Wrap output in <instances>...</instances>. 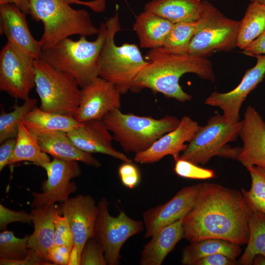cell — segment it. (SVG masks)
Masks as SVG:
<instances>
[{
	"label": "cell",
	"mask_w": 265,
	"mask_h": 265,
	"mask_svg": "<svg viewBox=\"0 0 265 265\" xmlns=\"http://www.w3.org/2000/svg\"><path fill=\"white\" fill-rule=\"evenodd\" d=\"M253 212L241 191L217 184L200 183L197 200L183 218V238L190 242L219 238L247 244Z\"/></svg>",
	"instance_id": "obj_1"
},
{
	"label": "cell",
	"mask_w": 265,
	"mask_h": 265,
	"mask_svg": "<svg viewBox=\"0 0 265 265\" xmlns=\"http://www.w3.org/2000/svg\"><path fill=\"white\" fill-rule=\"evenodd\" d=\"M145 58L149 63L135 78L131 90L132 92L148 88L167 98L186 102L192 97L179 84L183 75L193 73L203 80L215 81L212 63L207 57L172 53L159 47L150 49Z\"/></svg>",
	"instance_id": "obj_2"
},
{
	"label": "cell",
	"mask_w": 265,
	"mask_h": 265,
	"mask_svg": "<svg viewBox=\"0 0 265 265\" xmlns=\"http://www.w3.org/2000/svg\"><path fill=\"white\" fill-rule=\"evenodd\" d=\"M107 32L106 22L102 23L95 40L88 41L85 36L78 40L66 38L42 50L40 58L70 75L83 87L99 77L100 54Z\"/></svg>",
	"instance_id": "obj_3"
},
{
	"label": "cell",
	"mask_w": 265,
	"mask_h": 265,
	"mask_svg": "<svg viewBox=\"0 0 265 265\" xmlns=\"http://www.w3.org/2000/svg\"><path fill=\"white\" fill-rule=\"evenodd\" d=\"M29 15L43 23L42 50L72 35L92 36L99 31L86 10L75 9L64 0H30Z\"/></svg>",
	"instance_id": "obj_4"
},
{
	"label": "cell",
	"mask_w": 265,
	"mask_h": 265,
	"mask_svg": "<svg viewBox=\"0 0 265 265\" xmlns=\"http://www.w3.org/2000/svg\"><path fill=\"white\" fill-rule=\"evenodd\" d=\"M106 23L107 32L100 54L99 77L112 83L121 94H125L131 90L135 78L149 61L137 45L115 44V35L121 30L117 6L115 15Z\"/></svg>",
	"instance_id": "obj_5"
},
{
	"label": "cell",
	"mask_w": 265,
	"mask_h": 265,
	"mask_svg": "<svg viewBox=\"0 0 265 265\" xmlns=\"http://www.w3.org/2000/svg\"><path fill=\"white\" fill-rule=\"evenodd\" d=\"M102 120L123 150L135 154L149 148L180 123V120L174 116L155 119L151 116L124 113L120 108L112 110Z\"/></svg>",
	"instance_id": "obj_6"
},
{
	"label": "cell",
	"mask_w": 265,
	"mask_h": 265,
	"mask_svg": "<svg viewBox=\"0 0 265 265\" xmlns=\"http://www.w3.org/2000/svg\"><path fill=\"white\" fill-rule=\"evenodd\" d=\"M34 70L39 108L48 112L74 116L80 92L75 79L41 58L35 59Z\"/></svg>",
	"instance_id": "obj_7"
},
{
	"label": "cell",
	"mask_w": 265,
	"mask_h": 265,
	"mask_svg": "<svg viewBox=\"0 0 265 265\" xmlns=\"http://www.w3.org/2000/svg\"><path fill=\"white\" fill-rule=\"evenodd\" d=\"M197 29L186 53L207 57L214 52H229L237 47L240 21L226 17L214 5L202 0Z\"/></svg>",
	"instance_id": "obj_8"
},
{
	"label": "cell",
	"mask_w": 265,
	"mask_h": 265,
	"mask_svg": "<svg viewBox=\"0 0 265 265\" xmlns=\"http://www.w3.org/2000/svg\"><path fill=\"white\" fill-rule=\"evenodd\" d=\"M242 125V121L228 122L219 113L211 116L199 127L179 159L204 165L214 156L221 157L227 144L239 136Z\"/></svg>",
	"instance_id": "obj_9"
},
{
	"label": "cell",
	"mask_w": 265,
	"mask_h": 265,
	"mask_svg": "<svg viewBox=\"0 0 265 265\" xmlns=\"http://www.w3.org/2000/svg\"><path fill=\"white\" fill-rule=\"evenodd\" d=\"M108 205L105 197L98 203L94 238L104 249L107 264L118 265L122 246L130 238L141 233L144 225L142 221L131 218L124 211L117 216H111Z\"/></svg>",
	"instance_id": "obj_10"
},
{
	"label": "cell",
	"mask_w": 265,
	"mask_h": 265,
	"mask_svg": "<svg viewBox=\"0 0 265 265\" xmlns=\"http://www.w3.org/2000/svg\"><path fill=\"white\" fill-rule=\"evenodd\" d=\"M35 59L7 41L0 53V90L15 99H28L35 87Z\"/></svg>",
	"instance_id": "obj_11"
},
{
	"label": "cell",
	"mask_w": 265,
	"mask_h": 265,
	"mask_svg": "<svg viewBox=\"0 0 265 265\" xmlns=\"http://www.w3.org/2000/svg\"><path fill=\"white\" fill-rule=\"evenodd\" d=\"M46 171L47 179L42 184L41 192L31 191V207L35 208L63 202L76 191L77 185L71 180L79 176L80 168L76 161H66L53 159L42 166Z\"/></svg>",
	"instance_id": "obj_12"
},
{
	"label": "cell",
	"mask_w": 265,
	"mask_h": 265,
	"mask_svg": "<svg viewBox=\"0 0 265 265\" xmlns=\"http://www.w3.org/2000/svg\"><path fill=\"white\" fill-rule=\"evenodd\" d=\"M121 93L111 82L100 77L81 87L77 110L74 117L80 122L102 120L121 107Z\"/></svg>",
	"instance_id": "obj_13"
},
{
	"label": "cell",
	"mask_w": 265,
	"mask_h": 265,
	"mask_svg": "<svg viewBox=\"0 0 265 265\" xmlns=\"http://www.w3.org/2000/svg\"><path fill=\"white\" fill-rule=\"evenodd\" d=\"M255 65L245 73L240 82L233 90L226 93L215 91L205 101L208 106L219 107L228 122L240 121L239 112L248 95L263 80L265 76V55L255 56Z\"/></svg>",
	"instance_id": "obj_14"
},
{
	"label": "cell",
	"mask_w": 265,
	"mask_h": 265,
	"mask_svg": "<svg viewBox=\"0 0 265 265\" xmlns=\"http://www.w3.org/2000/svg\"><path fill=\"white\" fill-rule=\"evenodd\" d=\"M200 184L182 188L167 202L143 212L144 237L151 238L159 230L183 218L194 206Z\"/></svg>",
	"instance_id": "obj_15"
},
{
	"label": "cell",
	"mask_w": 265,
	"mask_h": 265,
	"mask_svg": "<svg viewBox=\"0 0 265 265\" xmlns=\"http://www.w3.org/2000/svg\"><path fill=\"white\" fill-rule=\"evenodd\" d=\"M59 208L60 213L66 217L72 229L73 248L81 255L86 241L94 237L98 206L90 195H79L62 202Z\"/></svg>",
	"instance_id": "obj_16"
},
{
	"label": "cell",
	"mask_w": 265,
	"mask_h": 265,
	"mask_svg": "<svg viewBox=\"0 0 265 265\" xmlns=\"http://www.w3.org/2000/svg\"><path fill=\"white\" fill-rule=\"evenodd\" d=\"M200 126L188 116H184L178 126L158 139L146 150L135 154L134 160L142 164L157 162L171 155L175 161L179 159L180 153L187 147L185 143L190 142Z\"/></svg>",
	"instance_id": "obj_17"
},
{
	"label": "cell",
	"mask_w": 265,
	"mask_h": 265,
	"mask_svg": "<svg viewBox=\"0 0 265 265\" xmlns=\"http://www.w3.org/2000/svg\"><path fill=\"white\" fill-rule=\"evenodd\" d=\"M239 132L243 146L237 160L246 167L265 168V122L253 106L246 108Z\"/></svg>",
	"instance_id": "obj_18"
},
{
	"label": "cell",
	"mask_w": 265,
	"mask_h": 265,
	"mask_svg": "<svg viewBox=\"0 0 265 265\" xmlns=\"http://www.w3.org/2000/svg\"><path fill=\"white\" fill-rule=\"evenodd\" d=\"M73 142L81 150L88 153L108 155L123 162L132 160L112 145L113 135L103 120H91L82 122L77 129L67 133Z\"/></svg>",
	"instance_id": "obj_19"
},
{
	"label": "cell",
	"mask_w": 265,
	"mask_h": 265,
	"mask_svg": "<svg viewBox=\"0 0 265 265\" xmlns=\"http://www.w3.org/2000/svg\"><path fill=\"white\" fill-rule=\"evenodd\" d=\"M26 14L12 3L0 4V33L10 42L37 59L42 48L39 41L32 35Z\"/></svg>",
	"instance_id": "obj_20"
},
{
	"label": "cell",
	"mask_w": 265,
	"mask_h": 265,
	"mask_svg": "<svg viewBox=\"0 0 265 265\" xmlns=\"http://www.w3.org/2000/svg\"><path fill=\"white\" fill-rule=\"evenodd\" d=\"M37 138L42 151L53 159L80 161L95 167L101 166L100 162L91 154L84 152L76 146L67 132L51 131L38 134Z\"/></svg>",
	"instance_id": "obj_21"
},
{
	"label": "cell",
	"mask_w": 265,
	"mask_h": 265,
	"mask_svg": "<svg viewBox=\"0 0 265 265\" xmlns=\"http://www.w3.org/2000/svg\"><path fill=\"white\" fill-rule=\"evenodd\" d=\"M58 212L59 208L55 204L35 207L31 212L34 231L29 236L28 248L36 252L48 264L47 254L54 244L55 218Z\"/></svg>",
	"instance_id": "obj_22"
},
{
	"label": "cell",
	"mask_w": 265,
	"mask_h": 265,
	"mask_svg": "<svg viewBox=\"0 0 265 265\" xmlns=\"http://www.w3.org/2000/svg\"><path fill=\"white\" fill-rule=\"evenodd\" d=\"M183 218L162 227L151 237L141 252L140 265H160L162 263L177 243L183 238Z\"/></svg>",
	"instance_id": "obj_23"
},
{
	"label": "cell",
	"mask_w": 265,
	"mask_h": 265,
	"mask_svg": "<svg viewBox=\"0 0 265 265\" xmlns=\"http://www.w3.org/2000/svg\"><path fill=\"white\" fill-rule=\"evenodd\" d=\"M173 25L168 20L144 10L136 17L132 26L140 47L152 49L163 46Z\"/></svg>",
	"instance_id": "obj_24"
},
{
	"label": "cell",
	"mask_w": 265,
	"mask_h": 265,
	"mask_svg": "<svg viewBox=\"0 0 265 265\" xmlns=\"http://www.w3.org/2000/svg\"><path fill=\"white\" fill-rule=\"evenodd\" d=\"M201 0H152L144 10L164 18L173 24L197 20L202 7Z\"/></svg>",
	"instance_id": "obj_25"
},
{
	"label": "cell",
	"mask_w": 265,
	"mask_h": 265,
	"mask_svg": "<svg viewBox=\"0 0 265 265\" xmlns=\"http://www.w3.org/2000/svg\"><path fill=\"white\" fill-rule=\"evenodd\" d=\"M21 122L37 135L55 131L68 133L82 125L74 116L46 112L36 106Z\"/></svg>",
	"instance_id": "obj_26"
},
{
	"label": "cell",
	"mask_w": 265,
	"mask_h": 265,
	"mask_svg": "<svg viewBox=\"0 0 265 265\" xmlns=\"http://www.w3.org/2000/svg\"><path fill=\"white\" fill-rule=\"evenodd\" d=\"M241 252L240 245L219 238H207L190 242L183 250L181 263L195 265L201 259L215 254H222L236 260Z\"/></svg>",
	"instance_id": "obj_27"
},
{
	"label": "cell",
	"mask_w": 265,
	"mask_h": 265,
	"mask_svg": "<svg viewBox=\"0 0 265 265\" xmlns=\"http://www.w3.org/2000/svg\"><path fill=\"white\" fill-rule=\"evenodd\" d=\"M24 161H30L41 167L51 160L48 155L41 149L37 135L20 122L15 150L9 164Z\"/></svg>",
	"instance_id": "obj_28"
},
{
	"label": "cell",
	"mask_w": 265,
	"mask_h": 265,
	"mask_svg": "<svg viewBox=\"0 0 265 265\" xmlns=\"http://www.w3.org/2000/svg\"><path fill=\"white\" fill-rule=\"evenodd\" d=\"M265 31V5L251 2L240 21L237 47L244 49Z\"/></svg>",
	"instance_id": "obj_29"
},
{
	"label": "cell",
	"mask_w": 265,
	"mask_h": 265,
	"mask_svg": "<svg viewBox=\"0 0 265 265\" xmlns=\"http://www.w3.org/2000/svg\"><path fill=\"white\" fill-rule=\"evenodd\" d=\"M249 236L244 253L238 261L241 265H251L257 255L265 256V215L254 212L249 222Z\"/></svg>",
	"instance_id": "obj_30"
},
{
	"label": "cell",
	"mask_w": 265,
	"mask_h": 265,
	"mask_svg": "<svg viewBox=\"0 0 265 265\" xmlns=\"http://www.w3.org/2000/svg\"><path fill=\"white\" fill-rule=\"evenodd\" d=\"M197 29V20L173 24L162 47L172 53H186L188 45Z\"/></svg>",
	"instance_id": "obj_31"
},
{
	"label": "cell",
	"mask_w": 265,
	"mask_h": 265,
	"mask_svg": "<svg viewBox=\"0 0 265 265\" xmlns=\"http://www.w3.org/2000/svg\"><path fill=\"white\" fill-rule=\"evenodd\" d=\"M251 179L250 189H241L247 204L254 212L265 215V168L251 165L246 167Z\"/></svg>",
	"instance_id": "obj_32"
},
{
	"label": "cell",
	"mask_w": 265,
	"mask_h": 265,
	"mask_svg": "<svg viewBox=\"0 0 265 265\" xmlns=\"http://www.w3.org/2000/svg\"><path fill=\"white\" fill-rule=\"evenodd\" d=\"M37 100L30 98L24 101L20 105L14 106L12 111L2 112L0 115V143L7 139L17 138L19 124L36 105Z\"/></svg>",
	"instance_id": "obj_33"
},
{
	"label": "cell",
	"mask_w": 265,
	"mask_h": 265,
	"mask_svg": "<svg viewBox=\"0 0 265 265\" xmlns=\"http://www.w3.org/2000/svg\"><path fill=\"white\" fill-rule=\"evenodd\" d=\"M29 236L16 237L13 232L3 230L0 233V259L20 260L26 257L29 252Z\"/></svg>",
	"instance_id": "obj_34"
},
{
	"label": "cell",
	"mask_w": 265,
	"mask_h": 265,
	"mask_svg": "<svg viewBox=\"0 0 265 265\" xmlns=\"http://www.w3.org/2000/svg\"><path fill=\"white\" fill-rule=\"evenodd\" d=\"M174 171L179 176L185 178L204 180L215 177L213 170L201 167L197 164L180 159L175 161Z\"/></svg>",
	"instance_id": "obj_35"
},
{
	"label": "cell",
	"mask_w": 265,
	"mask_h": 265,
	"mask_svg": "<svg viewBox=\"0 0 265 265\" xmlns=\"http://www.w3.org/2000/svg\"><path fill=\"white\" fill-rule=\"evenodd\" d=\"M80 265H107L104 249L94 237L89 238L84 245L81 253Z\"/></svg>",
	"instance_id": "obj_36"
},
{
	"label": "cell",
	"mask_w": 265,
	"mask_h": 265,
	"mask_svg": "<svg viewBox=\"0 0 265 265\" xmlns=\"http://www.w3.org/2000/svg\"><path fill=\"white\" fill-rule=\"evenodd\" d=\"M53 243L65 246L72 250L74 245L73 235L66 217L58 212L55 218Z\"/></svg>",
	"instance_id": "obj_37"
},
{
	"label": "cell",
	"mask_w": 265,
	"mask_h": 265,
	"mask_svg": "<svg viewBox=\"0 0 265 265\" xmlns=\"http://www.w3.org/2000/svg\"><path fill=\"white\" fill-rule=\"evenodd\" d=\"M32 215L23 211H15L0 205V230H5L8 224L14 222L29 223L32 221Z\"/></svg>",
	"instance_id": "obj_38"
},
{
	"label": "cell",
	"mask_w": 265,
	"mask_h": 265,
	"mask_svg": "<svg viewBox=\"0 0 265 265\" xmlns=\"http://www.w3.org/2000/svg\"><path fill=\"white\" fill-rule=\"evenodd\" d=\"M118 174L122 184L130 189L133 188L139 183V171L132 162H124L119 167Z\"/></svg>",
	"instance_id": "obj_39"
},
{
	"label": "cell",
	"mask_w": 265,
	"mask_h": 265,
	"mask_svg": "<svg viewBox=\"0 0 265 265\" xmlns=\"http://www.w3.org/2000/svg\"><path fill=\"white\" fill-rule=\"evenodd\" d=\"M71 251L66 246L53 244L48 250V261L54 265H69Z\"/></svg>",
	"instance_id": "obj_40"
},
{
	"label": "cell",
	"mask_w": 265,
	"mask_h": 265,
	"mask_svg": "<svg viewBox=\"0 0 265 265\" xmlns=\"http://www.w3.org/2000/svg\"><path fill=\"white\" fill-rule=\"evenodd\" d=\"M46 263L36 252L30 249L27 256L22 259H0V265H39Z\"/></svg>",
	"instance_id": "obj_41"
},
{
	"label": "cell",
	"mask_w": 265,
	"mask_h": 265,
	"mask_svg": "<svg viewBox=\"0 0 265 265\" xmlns=\"http://www.w3.org/2000/svg\"><path fill=\"white\" fill-rule=\"evenodd\" d=\"M17 138H10L0 143V171L9 165L10 159L14 153Z\"/></svg>",
	"instance_id": "obj_42"
},
{
	"label": "cell",
	"mask_w": 265,
	"mask_h": 265,
	"mask_svg": "<svg viewBox=\"0 0 265 265\" xmlns=\"http://www.w3.org/2000/svg\"><path fill=\"white\" fill-rule=\"evenodd\" d=\"M238 262L222 254H215L205 257L195 265H235Z\"/></svg>",
	"instance_id": "obj_43"
},
{
	"label": "cell",
	"mask_w": 265,
	"mask_h": 265,
	"mask_svg": "<svg viewBox=\"0 0 265 265\" xmlns=\"http://www.w3.org/2000/svg\"><path fill=\"white\" fill-rule=\"evenodd\" d=\"M243 53L252 56L265 55V31L243 49Z\"/></svg>",
	"instance_id": "obj_44"
},
{
	"label": "cell",
	"mask_w": 265,
	"mask_h": 265,
	"mask_svg": "<svg viewBox=\"0 0 265 265\" xmlns=\"http://www.w3.org/2000/svg\"><path fill=\"white\" fill-rule=\"evenodd\" d=\"M70 4H77L86 6L96 12H102L106 8V0H93L83 1L81 0H64Z\"/></svg>",
	"instance_id": "obj_45"
},
{
	"label": "cell",
	"mask_w": 265,
	"mask_h": 265,
	"mask_svg": "<svg viewBox=\"0 0 265 265\" xmlns=\"http://www.w3.org/2000/svg\"><path fill=\"white\" fill-rule=\"evenodd\" d=\"M12 3L26 15L29 14L30 0H0V4Z\"/></svg>",
	"instance_id": "obj_46"
},
{
	"label": "cell",
	"mask_w": 265,
	"mask_h": 265,
	"mask_svg": "<svg viewBox=\"0 0 265 265\" xmlns=\"http://www.w3.org/2000/svg\"><path fill=\"white\" fill-rule=\"evenodd\" d=\"M252 265H265V256L262 255L255 256L253 260Z\"/></svg>",
	"instance_id": "obj_47"
},
{
	"label": "cell",
	"mask_w": 265,
	"mask_h": 265,
	"mask_svg": "<svg viewBox=\"0 0 265 265\" xmlns=\"http://www.w3.org/2000/svg\"><path fill=\"white\" fill-rule=\"evenodd\" d=\"M250 2H256L265 5V0H250Z\"/></svg>",
	"instance_id": "obj_48"
},
{
	"label": "cell",
	"mask_w": 265,
	"mask_h": 265,
	"mask_svg": "<svg viewBox=\"0 0 265 265\" xmlns=\"http://www.w3.org/2000/svg\"></svg>",
	"instance_id": "obj_49"
}]
</instances>
